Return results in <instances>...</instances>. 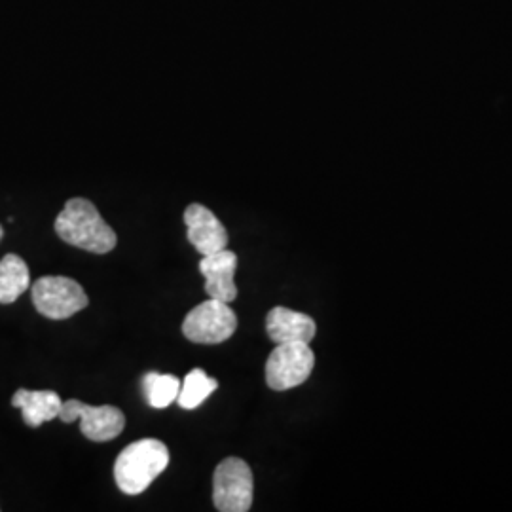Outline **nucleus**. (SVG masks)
<instances>
[{"label":"nucleus","instance_id":"1","mask_svg":"<svg viewBox=\"0 0 512 512\" xmlns=\"http://www.w3.org/2000/svg\"><path fill=\"white\" fill-rule=\"evenodd\" d=\"M55 232L65 243L95 255L110 253L118 238L90 200L73 198L55 219Z\"/></svg>","mask_w":512,"mask_h":512},{"label":"nucleus","instance_id":"2","mask_svg":"<svg viewBox=\"0 0 512 512\" xmlns=\"http://www.w3.org/2000/svg\"><path fill=\"white\" fill-rule=\"evenodd\" d=\"M167 465L169 450L162 440H137L120 452L114 463V478L124 494H143Z\"/></svg>","mask_w":512,"mask_h":512},{"label":"nucleus","instance_id":"3","mask_svg":"<svg viewBox=\"0 0 512 512\" xmlns=\"http://www.w3.org/2000/svg\"><path fill=\"white\" fill-rule=\"evenodd\" d=\"M33 304L38 313L48 319L61 321L69 319L74 313L88 308L90 300L82 285L71 277L63 275H44L33 285Z\"/></svg>","mask_w":512,"mask_h":512},{"label":"nucleus","instance_id":"4","mask_svg":"<svg viewBox=\"0 0 512 512\" xmlns=\"http://www.w3.org/2000/svg\"><path fill=\"white\" fill-rule=\"evenodd\" d=\"M213 503L220 512H247L253 505V473L239 458L220 461L213 476Z\"/></svg>","mask_w":512,"mask_h":512},{"label":"nucleus","instance_id":"5","mask_svg":"<svg viewBox=\"0 0 512 512\" xmlns=\"http://www.w3.org/2000/svg\"><path fill=\"white\" fill-rule=\"evenodd\" d=\"M238 329L234 310L215 298L205 300L184 317L183 334L194 344H220Z\"/></svg>","mask_w":512,"mask_h":512},{"label":"nucleus","instance_id":"6","mask_svg":"<svg viewBox=\"0 0 512 512\" xmlns=\"http://www.w3.org/2000/svg\"><path fill=\"white\" fill-rule=\"evenodd\" d=\"M315 366L310 344L287 342L277 344L266 363V384L274 391H287L304 384Z\"/></svg>","mask_w":512,"mask_h":512},{"label":"nucleus","instance_id":"7","mask_svg":"<svg viewBox=\"0 0 512 512\" xmlns=\"http://www.w3.org/2000/svg\"><path fill=\"white\" fill-rule=\"evenodd\" d=\"M59 420L65 423H73L74 420L82 421L80 431L86 439L93 442H109L114 440L126 427V416L116 406H90L71 399L61 404Z\"/></svg>","mask_w":512,"mask_h":512},{"label":"nucleus","instance_id":"8","mask_svg":"<svg viewBox=\"0 0 512 512\" xmlns=\"http://www.w3.org/2000/svg\"><path fill=\"white\" fill-rule=\"evenodd\" d=\"M184 222L188 228V241L200 255H213L228 247V232L224 224L205 205H188L184 211Z\"/></svg>","mask_w":512,"mask_h":512},{"label":"nucleus","instance_id":"9","mask_svg":"<svg viewBox=\"0 0 512 512\" xmlns=\"http://www.w3.org/2000/svg\"><path fill=\"white\" fill-rule=\"evenodd\" d=\"M236 270H238V256L230 249H222L219 253L205 255L200 262V272L205 277V293L209 298L220 302H234L238 298L236 287Z\"/></svg>","mask_w":512,"mask_h":512},{"label":"nucleus","instance_id":"10","mask_svg":"<svg viewBox=\"0 0 512 512\" xmlns=\"http://www.w3.org/2000/svg\"><path fill=\"white\" fill-rule=\"evenodd\" d=\"M266 330L270 334V340L275 344H287V342L310 344L315 338L317 325L306 313L277 306L266 317Z\"/></svg>","mask_w":512,"mask_h":512},{"label":"nucleus","instance_id":"11","mask_svg":"<svg viewBox=\"0 0 512 512\" xmlns=\"http://www.w3.org/2000/svg\"><path fill=\"white\" fill-rule=\"evenodd\" d=\"M61 397L55 391H29L19 389L12 397V406L21 410L23 421L29 427H40L46 421H52L59 416Z\"/></svg>","mask_w":512,"mask_h":512},{"label":"nucleus","instance_id":"12","mask_svg":"<svg viewBox=\"0 0 512 512\" xmlns=\"http://www.w3.org/2000/svg\"><path fill=\"white\" fill-rule=\"evenodd\" d=\"M29 268L18 255L0 260V304H14L29 289Z\"/></svg>","mask_w":512,"mask_h":512},{"label":"nucleus","instance_id":"13","mask_svg":"<svg viewBox=\"0 0 512 512\" xmlns=\"http://www.w3.org/2000/svg\"><path fill=\"white\" fill-rule=\"evenodd\" d=\"M219 387V382L215 378H209L202 368H194L192 372L186 374L181 391L177 397V403L184 410H196L200 408L205 399L215 393Z\"/></svg>","mask_w":512,"mask_h":512},{"label":"nucleus","instance_id":"14","mask_svg":"<svg viewBox=\"0 0 512 512\" xmlns=\"http://www.w3.org/2000/svg\"><path fill=\"white\" fill-rule=\"evenodd\" d=\"M181 380L171 374H160V372H148L145 376V393L147 401L152 408H167L169 404L175 403L181 391Z\"/></svg>","mask_w":512,"mask_h":512},{"label":"nucleus","instance_id":"15","mask_svg":"<svg viewBox=\"0 0 512 512\" xmlns=\"http://www.w3.org/2000/svg\"><path fill=\"white\" fill-rule=\"evenodd\" d=\"M2 236H4V230H2V226H0V239H2Z\"/></svg>","mask_w":512,"mask_h":512}]
</instances>
